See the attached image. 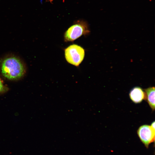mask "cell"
Returning <instances> with one entry per match:
<instances>
[{
    "instance_id": "6da1fadb",
    "label": "cell",
    "mask_w": 155,
    "mask_h": 155,
    "mask_svg": "<svg viewBox=\"0 0 155 155\" xmlns=\"http://www.w3.org/2000/svg\"><path fill=\"white\" fill-rule=\"evenodd\" d=\"M3 75L10 80H16L21 78L25 72L24 66L18 58L11 56L4 58L0 63Z\"/></svg>"
},
{
    "instance_id": "7a4b0ae2",
    "label": "cell",
    "mask_w": 155,
    "mask_h": 155,
    "mask_svg": "<svg viewBox=\"0 0 155 155\" xmlns=\"http://www.w3.org/2000/svg\"><path fill=\"white\" fill-rule=\"evenodd\" d=\"M90 32L88 24L83 20H78L71 26L65 32L64 39L65 42H73L82 35Z\"/></svg>"
},
{
    "instance_id": "3957f363",
    "label": "cell",
    "mask_w": 155,
    "mask_h": 155,
    "mask_svg": "<svg viewBox=\"0 0 155 155\" xmlns=\"http://www.w3.org/2000/svg\"><path fill=\"white\" fill-rule=\"evenodd\" d=\"M64 51L66 60L75 66H78L84 58V50L77 44H73L69 46L65 49Z\"/></svg>"
},
{
    "instance_id": "277c9868",
    "label": "cell",
    "mask_w": 155,
    "mask_h": 155,
    "mask_svg": "<svg viewBox=\"0 0 155 155\" xmlns=\"http://www.w3.org/2000/svg\"><path fill=\"white\" fill-rule=\"evenodd\" d=\"M137 133L141 141L146 148H148L150 144L154 142L155 130L152 129L150 125H144L140 126Z\"/></svg>"
},
{
    "instance_id": "5b68a950",
    "label": "cell",
    "mask_w": 155,
    "mask_h": 155,
    "mask_svg": "<svg viewBox=\"0 0 155 155\" xmlns=\"http://www.w3.org/2000/svg\"><path fill=\"white\" fill-rule=\"evenodd\" d=\"M129 96L131 100L135 103H140L146 99L145 92L140 87L133 88L130 92Z\"/></svg>"
},
{
    "instance_id": "8992f818",
    "label": "cell",
    "mask_w": 155,
    "mask_h": 155,
    "mask_svg": "<svg viewBox=\"0 0 155 155\" xmlns=\"http://www.w3.org/2000/svg\"><path fill=\"white\" fill-rule=\"evenodd\" d=\"M146 99L152 111L155 110V87L148 88L144 89Z\"/></svg>"
},
{
    "instance_id": "52a82bcc",
    "label": "cell",
    "mask_w": 155,
    "mask_h": 155,
    "mask_svg": "<svg viewBox=\"0 0 155 155\" xmlns=\"http://www.w3.org/2000/svg\"><path fill=\"white\" fill-rule=\"evenodd\" d=\"M7 90V88L3 84L0 79V94L4 93Z\"/></svg>"
},
{
    "instance_id": "ba28073f",
    "label": "cell",
    "mask_w": 155,
    "mask_h": 155,
    "mask_svg": "<svg viewBox=\"0 0 155 155\" xmlns=\"http://www.w3.org/2000/svg\"><path fill=\"white\" fill-rule=\"evenodd\" d=\"M150 126L152 129H153L155 130V121H154L152 122V123L151 124V125Z\"/></svg>"
}]
</instances>
